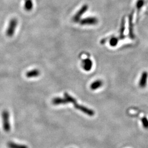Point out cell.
<instances>
[{
	"mask_svg": "<svg viewBox=\"0 0 148 148\" xmlns=\"http://www.w3.org/2000/svg\"><path fill=\"white\" fill-rule=\"evenodd\" d=\"M2 125L3 130L6 132H9L11 130V125L10 121V113L7 110H4L2 113Z\"/></svg>",
	"mask_w": 148,
	"mask_h": 148,
	"instance_id": "6da1fadb",
	"label": "cell"
},
{
	"mask_svg": "<svg viewBox=\"0 0 148 148\" xmlns=\"http://www.w3.org/2000/svg\"><path fill=\"white\" fill-rule=\"evenodd\" d=\"M74 106L76 109L83 112L84 113H85V114H86L90 116H93L95 115V111H93V110L88 109L84 106L78 104L77 103V102L74 104Z\"/></svg>",
	"mask_w": 148,
	"mask_h": 148,
	"instance_id": "7a4b0ae2",
	"label": "cell"
},
{
	"mask_svg": "<svg viewBox=\"0 0 148 148\" xmlns=\"http://www.w3.org/2000/svg\"><path fill=\"white\" fill-rule=\"evenodd\" d=\"M98 19L95 17H87L80 20L79 24L82 25H94L98 23Z\"/></svg>",
	"mask_w": 148,
	"mask_h": 148,
	"instance_id": "3957f363",
	"label": "cell"
},
{
	"mask_svg": "<svg viewBox=\"0 0 148 148\" xmlns=\"http://www.w3.org/2000/svg\"><path fill=\"white\" fill-rule=\"evenodd\" d=\"M88 6L87 5H83L78 11L76 14L73 17V21L75 23H78L80 21L81 16L84 14L85 12L88 10Z\"/></svg>",
	"mask_w": 148,
	"mask_h": 148,
	"instance_id": "277c9868",
	"label": "cell"
},
{
	"mask_svg": "<svg viewBox=\"0 0 148 148\" xmlns=\"http://www.w3.org/2000/svg\"><path fill=\"white\" fill-rule=\"evenodd\" d=\"M148 74L147 71H144L142 76L140 77V79L139 82V86L140 88H144L146 87L147 84V80H148Z\"/></svg>",
	"mask_w": 148,
	"mask_h": 148,
	"instance_id": "5b68a950",
	"label": "cell"
},
{
	"mask_svg": "<svg viewBox=\"0 0 148 148\" xmlns=\"http://www.w3.org/2000/svg\"><path fill=\"white\" fill-rule=\"evenodd\" d=\"M82 65L85 71H89L92 68L93 62L90 58H86L82 60Z\"/></svg>",
	"mask_w": 148,
	"mask_h": 148,
	"instance_id": "8992f818",
	"label": "cell"
},
{
	"mask_svg": "<svg viewBox=\"0 0 148 148\" xmlns=\"http://www.w3.org/2000/svg\"><path fill=\"white\" fill-rule=\"evenodd\" d=\"M16 24H17V23H16V19H12L10 21V26L8 27V29L7 32V34L8 36H12V35L14 34L16 26Z\"/></svg>",
	"mask_w": 148,
	"mask_h": 148,
	"instance_id": "52a82bcc",
	"label": "cell"
},
{
	"mask_svg": "<svg viewBox=\"0 0 148 148\" xmlns=\"http://www.w3.org/2000/svg\"><path fill=\"white\" fill-rule=\"evenodd\" d=\"M133 11L129 16V34H130V36L131 38H134V35L133 34Z\"/></svg>",
	"mask_w": 148,
	"mask_h": 148,
	"instance_id": "ba28073f",
	"label": "cell"
},
{
	"mask_svg": "<svg viewBox=\"0 0 148 148\" xmlns=\"http://www.w3.org/2000/svg\"><path fill=\"white\" fill-rule=\"evenodd\" d=\"M52 103L55 106H58L60 104H67L68 103V101L65 99V98H55L52 99Z\"/></svg>",
	"mask_w": 148,
	"mask_h": 148,
	"instance_id": "9c48e42d",
	"label": "cell"
},
{
	"mask_svg": "<svg viewBox=\"0 0 148 148\" xmlns=\"http://www.w3.org/2000/svg\"><path fill=\"white\" fill-rule=\"evenodd\" d=\"M40 72L37 69H34L31 71H29L26 74V76L27 78H32L36 77L40 75Z\"/></svg>",
	"mask_w": 148,
	"mask_h": 148,
	"instance_id": "30bf717a",
	"label": "cell"
},
{
	"mask_svg": "<svg viewBox=\"0 0 148 148\" xmlns=\"http://www.w3.org/2000/svg\"><path fill=\"white\" fill-rule=\"evenodd\" d=\"M102 85H103L102 81L98 79V80H96L93 83H92L90 86V88L92 90H96L101 87Z\"/></svg>",
	"mask_w": 148,
	"mask_h": 148,
	"instance_id": "8fae6325",
	"label": "cell"
},
{
	"mask_svg": "<svg viewBox=\"0 0 148 148\" xmlns=\"http://www.w3.org/2000/svg\"><path fill=\"white\" fill-rule=\"evenodd\" d=\"M7 147L8 148H29L27 145L24 144H19L13 142L7 143Z\"/></svg>",
	"mask_w": 148,
	"mask_h": 148,
	"instance_id": "7c38bea8",
	"label": "cell"
},
{
	"mask_svg": "<svg viewBox=\"0 0 148 148\" xmlns=\"http://www.w3.org/2000/svg\"><path fill=\"white\" fill-rule=\"evenodd\" d=\"M125 30V21L124 19H122L121 23V25L120 28V38L121 40H123L125 38V36L124 35V32Z\"/></svg>",
	"mask_w": 148,
	"mask_h": 148,
	"instance_id": "4fadbf2b",
	"label": "cell"
},
{
	"mask_svg": "<svg viewBox=\"0 0 148 148\" xmlns=\"http://www.w3.org/2000/svg\"><path fill=\"white\" fill-rule=\"evenodd\" d=\"M64 98L66 101H68V103H71L73 104L76 103L77 101H76V99L73 98V97H71V95H69L68 93H64Z\"/></svg>",
	"mask_w": 148,
	"mask_h": 148,
	"instance_id": "5bb4252c",
	"label": "cell"
},
{
	"mask_svg": "<svg viewBox=\"0 0 148 148\" xmlns=\"http://www.w3.org/2000/svg\"><path fill=\"white\" fill-rule=\"evenodd\" d=\"M119 40L117 37H111L110 41H109L110 45L111 46V47H115L117 45V43L119 42Z\"/></svg>",
	"mask_w": 148,
	"mask_h": 148,
	"instance_id": "9a60e30c",
	"label": "cell"
},
{
	"mask_svg": "<svg viewBox=\"0 0 148 148\" xmlns=\"http://www.w3.org/2000/svg\"><path fill=\"white\" fill-rule=\"evenodd\" d=\"M144 5V0H138L136 3V8L137 9L138 12L142 8Z\"/></svg>",
	"mask_w": 148,
	"mask_h": 148,
	"instance_id": "2e32d148",
	"label": "cell"
},
{
	"mask_svg": "<svg viewBox=\"0 0 148 148\" xmlns=\"http://www.w3.org/2000/svg\"><path fill=\"white\" fill-rule=\"evenodd\" d=\"M142 122L143 124V126L145 129L148 130V120L146 117H143L141 119Z\"/></svg>",
	"mask_w": 148,
	"mask_h": 148,
	"instance_id": "e0dca14e",
	"label": "cell"
},
{
	"mask_svg": "<svg viewBox=\"0 0 148 148\" xmlns=\"http://www.w3.org/2000/svg\"><path fill=\"white\" fill-rule=\"evenodd\" d=\"M25 8L27 10H30L32 7V0H27L25 2Z\"/></svg>",
	"mask_w": 148,
	"mask_h": 148,
	"instance_id": "ac0fdd59",
	"label": "cell"
}]
</instances>
